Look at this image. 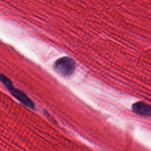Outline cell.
Wrapping results in <instances>:
<instances>
[{
	"mask_svg": "<svg viewBox=\"0 0 151 151\" xmlns=\"http://www.w3.org/2000/svg\"><path fill=\"white\" fill-rule=\"evenodd\" d=\"M0 81L10 91L11 94L22 104L31 109H35L34 102L22 91L15 87L9 78L2 74H0Z\"/></svg>",
	"mask_w": 151,
	"mask_h": 151,
	"instance_id": "cell-1",
	"label": "cell"
},
{
	"mask_svg": "<svg viewBox=\"0 0 151 151\" xmlns=\"http://www.w3.org/2000/svg\"><path fill=\"white\" fill-rule=\"evenodd\" d=\"M54 68L58 74L63 76H69L74 72L76 63L72 58L64 57L55 62Z\"/></svg>",
	"mask_w": 151,
	"mask_h": 151,
	"instance_id": "cell-2",
	"label": "cell"
},
{
	"mask_svg": "<svg viewBox=\"0 0 151 151\" xmlns=\"http://www.w3.org/2000/svg\"><path fill=\"white\" fill-rule=\"evenodd\" d=\"M132 111L141 116H150L151 115V108L150 106L143 102V101H138L134 103L132 106Z\"/></svg>",
	"mask_w": 151,
	"mask_h": 151,
	"instance_id": "cell-3",
	"label": "cell"
}]
</instances>
